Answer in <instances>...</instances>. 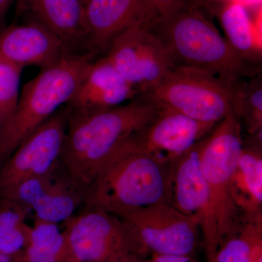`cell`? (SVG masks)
<instances>
[{
  "mask_svg": "<svg viewBox=\"0 0 262 262\" xmlns=\"http://www.w3.org/2000/svg\"><path fill=\"white\" fill-rule=\"evenodd\" d=\"M261 257V211L245 212L220 243L213 262H255Z\"/></svg>",
  "mask_w": 262,
  "mask_h": 262,
  "instance_id": "e0dca14e",
  "label": "cell"
},
{
  "mask_svg": "<svg viewBox=\"0 0 262 262\" xmlns=\"http://www.w3.org/2000/svg\"><path fill=\"white\" fill-rule=\"evenodd\" d=\"M221 4L220 19L227 42L244 59L261 65V40L247 8L230 1Z\"/></svg>",
  "mask_w": 262,
  "mask_h": 262,
  "instance_id": "d6986e66",
  "label": "cell"
},
{
  "mask_svg": "<svg viewBox=\"0 0 262 262\" xmlns=\"http://www.w3.org/2000/svg\"><path fill=\"white\" fill-rule=\"evenodd\" d=\"M3 120H2L1 117H0V130H1L2 127H3Z\"/></svg>",
  "mask_w": 262,
  "mask_h": 262,
  "instance_id": "1f68e13d",
  "label": "cell"
},
{
  "mask_svg": "<svg viewBox=\"0 0 262 262\" xmlns=\"http://www.w3.org/2000/svg\"><path fill=\"white\" fill-rule=\"evenodd\" d=\"M216 125L194 120L170 108H160L147 125L128 139L139 149L172 161L209 135Z\"/></svg>",
  "mask_w": 262,
  "mask_h": 262,
  "instance_id": "8fae6325",
  "label": "cell"
},
{
  "mask_svg": "<svg viewBox=\"0 0 262 262\" xmlns=\"http://www.w3.org/2000/svg\"><path fill=\"white\" fill-rule=\"evenodd\" d=\"M15 255H5L0 253V262H16Z\"/></svg>",
  "mask_w": 262,
  "mask_h": 262,
  "instance_id": "f546056e",
  "label": "cell"
},
{
  "mask_svg": "<svg viewBox=\"0 0 262 262\" xmlns=\"http://www.w3.org/2000/svg\"><path fill=\"white\" fill-rule=\"evenodd\" d=\"M105 56L139 94L156 85L175 67L159 36L144 23L124 31Z\"/></svg>",
  "mask_w": 262,
  "mask_h": 262,
  "instance_id": "9c48e42d",
  "label": "cell"
},
{
  "mask_svg": "<svg viewBox=\"0 0 262 262\" xmlns=\"http://www.w3.org/2000/svg\"><path fill=\"white\" fill-rule=\"evenodd\" d=\"M104 262H134V259L131 258H120V259L112 260V261Z\"/></svg>",
  "mask_w": 262,
  "mask_h": 262,
  "instance_id": "4dcf8cb0",
  "label": "cell"
},
{
  "mask_svg": "<svg viewBox=\"0 0 262 262\" xmlns=\"http://www.w3.org/2000/svg\"><path fill=\"white\" fill-rule=\"evenodd\" d=\"M207 136L172 160L171 206L195 221L200 229L204 223L208 203V187L201 165Z\"/></svg>",
  "mask_w": 262,
  "mask_h": 262,
  "instance_id": "9a60e30c",
  "label": "cell"
},
{
  "mask_svg": "<svg viewBox=\"0 0 262 262\" xmlns=\"http://www.w3.org/2000/svg\"><path fill=\"white\" fill-rule=\"evenodd\" d=\"M198 0H149L146 25H150L196 5Z\"/></svg>",
  "mask_w": 262,
  "mask_h": 262,
  "instance_id": "d4e9b609",
  "label": "cell"
},
{
  "mask_svg": "<svg viewBox=\"0 0 262 262\" xmlns=\"http://www.w3.org/2000/svg\"><path fill=\"white\" fill-rule=\"evenodd\" d=\"M149 0H89L84 25L89 51L106 54L113 41L136 24L146 23Z\"/></svg>",
  "mask_w": 262,
  "mask_h": 262,
  "instance_id": "4fadbf2b",
  "label": "cell"
},
{
  "mask_svg": "<svg viewBox=\"0 0 262 262\" xmlns=\"http://www.w3.org/2000/svg\"><path fill=\"white\" fill-rule=\"evenodd\" d=\"M14 0H0V30L4 28L7 13Z\"/></svg>",
  "mask_w": 262,
  "mask_h": 262,
  "instance_id": "4316f807",
  "label": "cell"
},
{
  "mask_svg": "<svg viewBox=\"0 0 262 262\" xmlns=\"http://www.w3.org/2000/svg\"><path fill=\"white\" fill-rule=\"evenodd\" d=\"M238 117L229 113L206 138L201 165L208 191L204 223L201 229L207 262H213L220 243L244 212L237 203L234 179L244 146Z\"/></svg>",
  "mask_w": 262,
  "mask_h": 262,
  "instance_id": "277c9868",
  "label": "cell"
},
{
  "mask_svg": "<svg viewBox=\"0 0 262 262\" xmlns=\"http://www.w3.org/2000/svg\"><path fill=\"white\" fill-rule=\"evenodd\" d=\"M65 223L64 248L60 261L104 262L149 256L126 224L110 212L84 208Z\"/></svg>",
  "mask_w": 262,
  "mask_h": 262,
  "instance_id": "52a82bcc",
  "label": "cell"
},
{
  "mask_svg": "<svg viewBox=\"0 0 262 262\" xmlns=\"http://www.w3.org/2000/svg\"><path fill=\"white\" fill-rule=\"evenodd\" d=\"M160 110L140 95L129 102L106 110H70L58 165L80 192L82 203L100 165L122 141L147 125Z\"/></svg>",
  "mask_w": 262,
  "mask_h": 262,
  "instance_id": "6da1fadb",
  "label": "cell"
},
{
  "mask_svg": "<svg viewBox=\"0 0 262 262\" xmlns=\"http://www.w3.org/2000/svg\"><path fill=\"white\" fill-rule=\"evenodd\" d=\"M27 212L16 205L1 201L0 253L18 254L28 244L32 227L26 222Z\"/></svg>",
  "mask_w": 262,
  "mask_h": 262,
  "instance_id": "603a6c76",
  "label": "cell"
},
{
  "mask_svg": "<svg viewBox=\"0 0 262 262\" xmlns=\"http://www.w3.org/2000/svg\"><path fill=\"white\" fill-rule=\"evenodd\" d=\"M23 70L19 66L0 59V117L3 125L14 113L18 104Z\"/></svg>",
  "mask_w": 262,
  "mask_h": 262,
  "instance_id": "cb8c5ba5",
  "label": "cell"
},
{
  "mask_svg": "<svg viewBox=\"0 0 262 262\" xmlns=\"http://www.w3.org/2000/svg\"><path fill=\"white\" fill-rule=\"evenodd\" d=\"M147 26L163 41L175 67L205 71L232 84L261 75V65L237 54L196 5Z\"/></svg>",
  "mask_w": 262,
  "mask_h": 262,
  "instance_id": "3957f363",
  "label": "cell"
},
{
  "mask_svg": "<svg viewBox=\"0 0 262 262\" xmlns=\"http://www.w3.org/2000/svg\"><path fill=\"white\" fill-rule=\"evenodd\" d=\"M72 52L54 33L33 19L0 30V59L22 68H46Z\"/></svg>",
  "mask_w": 262,
  "mask_h": 262,
  "instance_id": "7c38bea8",
  "label": "cell"
},
{
  "mask_svg": "<svg viewBox=\"0 0 262 262\" xmlns=\"http://www.w3.org/2000/svg\"><path fill=\"white\" fill-rule=\"evenodd\" d=\"M134 262H198L190 256L177 255L151 254L146 257L139 258Z\"/></svg>",
  "mask_w": 262,
  "mask_h": 262,
  "instance_id": "484cf974",
  "label": "cell"
},
{
  "mask_svg": "<svg viewBox=\"0 0 262 262\" xmlns=\"http://www.w3.org/2000/svg\"><path fill=\"white\" fill-rule=\"evenodd\" d=\"M255 262H262V257L258 258L257 261H255Z\"/></svg>",
  "mask_w": 262,
  "mask_h": 262,
  "instance_id": "836d02e7",
  "label": "cell"
},
{
  "mask_svg": "<svg viewBox=\"0 0 262 262\" xmlns=\"http://www.w3.org/2000/svg\"><path fill=\"white\" fill-rule=\"evenodd\" d=\"M234 190L244 211H261L262 206L261 132L244 141L234 179Z\"/></svg>",
  "mask_w": 262,
  "mask_h": 262,
  "instance_id": "ac0fdd59",
  "label": "cell"
},
{
  "mask_svg": "<svg viewBox=\"0 0 262 262\" xmlns=\"http://www.w3.org/2000/svg\"><path fill=\"white\" fill-rule=\"evenodd\" d=\"M64 244V235L57 224L37 219L29 233L26 252L27 261L58 262Z\"/></svg>",
  "mask_w": 262,
  "mask_h": 262,
  "instance_id": "7402d4cb",
  "label": "cell"
},
{
  "mask_svg": "<svg viewBox=\"0 0 262 262\" xmlns=\"http://www.w3.org/2000/svg\"><path fill=\"white\" fill-rule=\"evenodd\" d=\"M236 84L196 69L175 67L156 85L140 94L160 108L199 121L219 123L234 113Z\"/></svg>",
  "mask_w": 262,
  "mask_h": 262,
  "instance_id": "8992f818",
  "label": "cell"
},
{
  "mask_svg": "<svg viewBox=\"0 0 262 262\" xmlns=\"http://www.w3.org/2000/svg\"><path fill=\"white\" fill-rule=\"evenodd\" d=\"M225 0H198L196 3V6L201 7V5L221 4L224 3Z\"/></svg>",
  "mask_w": 262,
  "mask_h": 262,
  "instance_id": "f1b7e54d",
  "label": "cell"
},
{
  "mask_svg": "<svg viewBox=\"0 0 262 262\" xmlns=\"http://www.w3.org/2000/svg\"><path fill=\"white\" fill-rule=\"evenodd\" d=\"M82 3H83V4L85 5L86 3H87L88 2H89V0H82Z\"/></svg>",
  "mask_w": 262,
  "mask_h": 262,
  "instance_id": "d6a6232c",
  "label": "cell"
},
{
  "mask_svg": "<svg viewBox=\"0 0 262 262\" xmlns=\"http://www.w3.org/2000/svg\"><path fill=\"white\" fill-rule=\"evenodd\" d=\"M98 57L92 52H72L24 84L14 113L0 130L1 166L27 136L68 103Z\"/></svg>",
  "mask_w": 262,
  "mask_h": 262,
  "instance_id": "5b68a950",
  "label": "cell"
},
{
  "mask_svg": "<svg viewBox=\"0 0 262 262\" xmlns=\"http://www.w3.org/2000/svg\"><path fill=\"white\" fill-rule=\"evenodd\" d=\"M70 108L63 105L27 136L0 171V196L20 183L46 175L58 164Z\"/></svg>",
  "mask_w": 262,
  "mask_h": 262,
  "instance_id": "30bf717a",
  "label": "cell"
},
{
  "mask_svg": "<svg viewBox=\"0 0 262 262\" xmlns=\"http://www.w3.org/2000/svg\"><path fill=\"white\" fill-rule=\"evenodd\" d=\"M172 182L173 161L139 149L127 137L100 165L82 205L112 213L123 208L171 205Z\"/></svg>",
  "mask_w": 262,
  "mask_h": 262,
  "instance_id": "7a4b0ae2",
  "label": "cell"
},
{
  "mask_svg": "<svg viewBox=\"0 0 262 262\" xmlns=\"http://www.w3.org/2000/svg\"><path fill=\"white\" fill-rule=\"evenodd\" d=\"M20 5L33 20L54 33L71 51L79 52L82 44L88 51L82 0H20Z\"/></svg>",
  "mask_w": 262,
  "mask_h": 262,
  "instance_id": "2e32d148",
  "label": "cell"
},
{
  "mask_svg": "<svg viewBox=\"0 0 262 262\" xmlns=\"http://www.w3.org/2000/svg\"><path fill=\"white\" fill-rule=\"evenodd\" d=\"M234 114L250 136L262 130L261 75L244 79L236 84Z\"/></svg>",
  "mask_w": 262,
  "mask_h": 262,
  "instance_id": "44dd1931",
  "label": "cell"
},
{
  "mask_svg": "<svg viewBox=\"0 0 262 262\" xmlns=\"http://www.w3.org/2000/svg\"><path fill=\"white\" fill-rule=\"evenodd\" d=\"M139 95L103 55L93 62L67 105L71 111H98L124 104Z\"/></svg>",
  "mask_w": 262,
  "mask_h": 262,
  "instance_id": "5bb4252c",
  "label": "cell"
},
{
  "mask_svg": "<svg viewBox=\"0 0 262 262\" xmlns=\"http://www.w3.org/2000/svg\"><path fill=\"white\" fill-rule=\"evenodd\" d=\"M80 204L82 195L59 166L54 181L32 210L38 220L57 224L71 218Z\"/></svg>",
  "mask_w": 262,
  "mask_h": 262,
  "instance_id": "ffe728a7",
  "label": "cell"
},
{
  "mask_svg": "<svg viewBox=\"0 0 262 262\" xmlns=\"http://www.w3.org/2000/svg\"><path fill=\"white\" fill-rule=\"evenodd\" d=\"M113 214L126 224L148 256L163 254L193 257L195 253L201 231L199 226L171 205L123 208Z\"/></svg>",
  "mask_w": 262,
  "mask_h": 262,
  "instance_id": "ba28073f",
  "label": "cell"
},
{
  "mask_svg": "<svg viewBox=\"0 0 262 262\" xmlns=\"http://www.w3.org/2000/svg\"><path fill=\"white\" fill-rule=\"evenodd\" d=\"M230 1L233 3H238L248 8V6L261 4V0H225V2Z\"/></svg>",
  "mask_w": 262,
  "mask_h": 262,
  "instance_id": "83f0119b",
  "label": "cell"
}]
</instances>
